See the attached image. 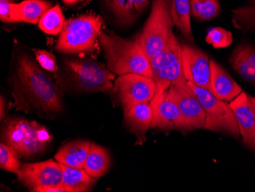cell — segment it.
Listing matches in <instances>:
<instances>
[{"label": "cell", "mask_w": 255, "mask_h": 192, "mask_svg": "<svg viewBox=\"0 0 255 192\" xmlns=\"http://www.w3.org/2000/svg\"><path fill=\"white\" fill-rule=\"evenodd\" d=\"M12 95L16 108L27 113L34 111L55 114L62 110L59 90L25 54H20L17 59Z\"/></svg>", "instance_id": "obj_1"}, {"label": "cell", "mask_w": 255, "mask_h": 192, "mask_svg": "<svg viewBox=\"0 0 255 192\" xmlns=\"http://www.w3.org/2000/svg\"><path fill=\"white\" fill-rule=\"evenodd\" d=\"M99 42L107 60V67L116 75L137 74L152 77L150 60L139 41L121 38L112 31H101Z\"/></svg>", "instance_id": "obj_2"}, {"label": "cell", "mask_w": 255, "mask_h": 192, "mask_svg": "<svg viewBox=\"0 0 255 192\" xmlns=\"http://www.w3.org/2000/svg\"><path fill=\"white\" fill-rule=\"evenodd\" d=\"M2 143L13 147L19 157L42 153L52 140L48 129L34 120L8 119L4 123Z\"/></svg>", "instance_id": "obj_3"}, {"label": "cell", "mask_w": 255, "mask_h": 192, "mask_svg": "<svg viewBox=\"0 0 255 192\" xmlns=\"http://www.w3.org/2000/svg\"><path fill=\"white\" fill-rule=\"evenodd\" d=\"M103 20L95 14H85L66 21L55 49L61 53L93 52L98 48Z\"/></svg>", "instance_id": "obj_4"}, {"label": "cell", "mask_w": 255, "mask_h": 192, "mask_svg": "<svg viewBox=\"0 0 255 192\" xmlns=\"http://www.w3.org/2000/svg\"><path fill=\"white\" fill-rule=\"evenodd\" d=\"M172 0H154L152 9L138 35L139 41L149 60L160 54L173 35Z\"/></svg>", "instance_id": "obj_5"}, {"label": "cell", "mask_w": 255, "mask_h": 192, "mask_svg": "<svg viewBox=\"0 0 255 192\" xmlns=\"http://www.w3.org/2000/svg\"><path fill=\"white\" fill-rule=\"evenodd\" d=\"M156 94L168 90L172 84L186 80L182 62L181 44L173 34L163 51L150 60Z\"/></svg>", "instance_id": "obj_6"}, {"label": "cell", "mask_w": 255, "mask_h": 192, "mask_svg": "<svg viewBox=\"0 0 255 192\" xmlns=\"http://www.w3.org/2000/svg\"><path fill=\"white\" fill-rule=\"evenodd\" d=\"M189 84L204 109L206 124L203 130L227 133L239 138L240 133L237 121L229 104L219 100L203 87Z\"/></svg>", "instance_id": "obj_7"}, {"label": "cell", "mask_w": 255, "mask_h": 192, "mask_svg": "<svg viewBox=\"0 0 255 192\" xmlns=\"http://www.w3.org/2000/svg\"><path fill=\"white\" fill-rule=\"evenodd\" d=\"M67 69L78 87L85 92H107L113 90L116 74L92 60H67Z\"/></svg>", "instance_id": "obj_8"}, {"label": "cell", "mask_w": 255, "mask_h": 192, "mask_svg": "<svg viewBox=\"0 0 255 192\" xmlns=\"http://www.w3.org/2000/svg\"><path fill=\"white\" fill-rule=\"evenodd\" d=\"M155 82L152 77L137 74H126L116 79L113 91L123 107L150 103L156 94Z\"/></svg>", "instance_id": "obj_9"}, {"label": "cell", "mask_w": 255, "mask_h": 192, "mask_svg": "<svg viewBox=\"0 0 255 192\" xmlns=\"http://www.w3.org/2000/svg\"><path fill=\"white\" fill-rule=\"evenodd\" d=\"M169 94L178 106L187 130L204 129L206 114L198 97L187 80L172 84Z\"/></svg>", "instance_id": "obj_10"}, {"label": "cell", "mask_w": 255, "mask_h": 192, "mask_svg": "<svg viewBox=\"0 0 255 192\" xmlns=\"http://www.w3.org/2000/svg\"><path fill=\"white\" fill-rule=\"evenodd\" d=\"M17 176L32 192L39 188L64 186L61 164L52 160L21 164Z\"/></svg>", "instance_id": "obj_11"}, {"label": "cell", "mask_w": 255, "mask_h": 192, "mask_svg": "<svg viewBox=\"0 0 255 192\" xmlns=\"http://www.w3.org/2000/svg\"><path fill=\"white\" fill-rule=\"evenodd\" d=\"M181 51L183 74L186 80L212 93L210 60L207 54L187 44H181Z\"/></svg>", "instance_id": "obj_12"}, {"label": "cell", "mask_w": 255, "mask_h": 192, "mask_svg": "<svg viewBox=\"0 0 255 192\" xmlns=\"http://www.w3.org/2000/svg\"><path fill=\"white\" fill-rule=\"evenodd\" d=\"M150 104L154 110L150 128L187 130L178 106L169 94L168 90L155 94Z\"/></svg>", "instance_id": "obj_13"}, {"label": "cell", "mask_w": 255, "mask_h": 192, "mask_svg": "<svg viewBox=\"0 0 255 192\" xmlns=\"http://www.w3.org/2000/svg\"><path fill=\"white\" fill-rule=\"evenodd\" d=\"M234 113L242 141L252 151L255 152V110L249 95L242 91L229 102Z\"/></svg>", "instance_id": "obj_14"}, {"label": "cell", "mask_w": 255, "mask_h": 192, "mask_svg": "<svg viewBox=\"0 0 255 192\" xmlns=\"http://www.w3.org/2000/svg\"><path fill=\"white\" fill-rule=\"evenodd\" d=\"M126 127L137 137L138 144L144 143L146 133L151 127L154 110L150 103H139L123 107Z\"/></svg>", "instance_id": "obj_15"}, {"label": "cell", "mask_w": 255, "mask_h": 192, "mask_svg": "<svg viewBox=\"0 0 255 192\" xmlns=\"http://www.w3.org/2000/svg\"><path fill=\"white\" fill-rule=\"evenodd\" d=\"M212 94L219 100L231 102L242 92L240 86L229 73L214 60H210Z\"/></svg>", "instance_id": "obj_16"}, {"label": "cell", "mask_w": 255, "mask_h": 192, "mask_svg": "<svg viewBox=\"0 0 255 192\" xmlns=\"http://www.w3.org/2000/svg\"><path fill=\"white\" fill-rule=\"evenodd\" d=\"M229 63L235 72L245 81L255 84V48L240 44L231 54Z\"/></svg>", "instance_id": "obj_17"}, {"label": "cell", "mask_w": 255, "mask_h": 192, "mask_svg": "<svg viewBox=\"0 0 255 192\" xmlns=\"http://www.w3.org/2000/svg\"><path fill=\"white\" fill-rule=\"evenodd\" d=\"M91 143L87 140H74L67 143L55 155L56 161L69 167L84 169Z\"/></svg>", "instance_id": "obj_18"}, {"label": "cell", "mask_w": 255, "mask_h": 192, "mask_svg": "<svg viewBox=\"0 0 255 192\" xmlns=\"http://www.w3.org/2000/svg\"><path fill=\"white\" fill-rule=\"evenodd\" d=\"M62 169L63 186L71 192H89L97 179L87 174L84 169H76L61 164Z\"/></svg>", "instance_id": "obj_19"}, {"label": "cell", "mask_w": 255, "mask_h": 192, "mask_svg": "<svg viewBox=\"0 0 255 192\" xmlns=\"http://www.w3.org/2000/svg\"><path fill=\"white\" fill-rule=\"evenodd\" d=\"M110 154L107 149L92 143L84 169L87 174L94 179L101 177L110 166Z\"/></svg>", "instance_id": "obj_20"}, {"label": "cell", "mask_w": 255, "mask_h": 192, "mask_svg": "<svg viewBox=\"0 0 255 192\" xmlns=\"http://www.w3.org/2000/svg\"><path fill=\"white\" fill-rule=\"evenodd\" d=\"M171 15L173 24L183 36L193 42L191 21H190V0H172Z\"/></svg>", "instance_id": "obj_21"}, {"label": "cell", "mask_w": 255, "mask_h": 192, "mask_svg": "<svg viewBox=\"0 0 255 192\" xmlns=\"http://www.w3.org/2000/svg\"><path fill=\"white\" fill-rule=\"evenodd\" d=\"M20 21L37 25L43 15L52 8L51 3L44 0H25L17 4Z\"/></svg>", "instance_id": "obj_22"}, {"label": "cell", "mask_w": 255, "mask_h": 192, "mask_svg": "<svg viewBox=\"0 0 255 192\" xmlns=\"http://www.w3.org/2000/svg\"><path fill=\"white\" fill-rule=\"evenodd\" d=\"M232 23L236 29L242 33L255 31V0H249L247 2L231 10Z\"/></svg>", "instance_id": "obj_23"}, {"label": "cell", "mask_w": 255, "mask_h": 192, "mask_svg": "<svg viewBox=\"0 0 255 192\" xmlns=\"http://www.w3.org/2000/svg\"><path fill=\"white\" fill-rule=\"evenodd\" d=\"M65 18L59 5L52 7L43 15L38 26L41 31L48 35H58L65 24Z\"/></svg>", "instance_id": "obj_24"}, {"label": "cell", "mask_w": 255, "mask_h": 192, "mask_svg": "<svg viewBox=\"0 0 255 192\" xmlns=\"http://www.w3.org/2000/svg\"><path fill=\"white\" fill-rule=\"evenodd\" d=\"M190 6L191 15L200 21L214 19L220 11L218 0H190Z\"/></svg>", "instance_id": "obj_25"}, {"label": "cell", "mask_w": 255, "mask_h": 192, "mask_svg": "<svg viewBox=\"0 0 255 192\" xmlns=\"http://www.w3.org/2000/svg\"><path fill=\"white\" fill-rule=\"evenodd\" d=\"M110 9L122 23H132L138 13L134 8L133 0H104Z\"/></svg>", "instance_id": "obj_26"}, {"label": "cell", "mask_w": 255, "mask_h": 192, "mask_svg": "<svg viewBox=\"0 0 255 192\" xmlns=\"http://www.w3.org/2000/svg\"><path fill=\"white\" fill-rule=\"evenodd\" d=\"M18 158L19 156L13 147L2 142L0 143V167L1 169L17 174L21 166Z\"/></svg>", "instance_id": "obj_27"}, {"label": "cell", "mask_w": 255, "mask_h": 192, "mask_svg": "<svg viewBox=\"0 0 255 192\" xmlns=\"http://www.w3.org/2000/svg\"><path fill=\"white\" fill-rule=\"evenodd\" d=\"M206 41L215 48H227L233 43V35L224 28H213L208 32Z\"/></svg>", "instance_id": "obj_28"}, {"label": "cell", "mask_w": 255, "mask_h": 192, "mask_svg": "<svg viewBox=\"0 0 255 192\" xmlns=\"http://www.w3.org/2000/svg\"><path fill=\"white\" fill-rule=\"evenodd\" d=\"M0 19L6 23L19 22L17 4L11 0H0Z\"/></svg>", "instance_id": "obj_29"}, {"label": "cell", "mask_w": 255, "mask_h": 192, "mask_svg": "<svg viewBox=\"0 0 255 192\" xmlns=\"http://www.w3.org/2000/svg\"><path fill=\"white\" fill-rule=\"evenodd\" d=\"M38 64L44 69L51 72H55L57 70V61L54 54L44 50L34 51Z\"/></svg>", "instance_id": "obj_30"}, {"label": "cell", "mask_w": 255, "mask_h": 192, "mask_svg": "<svg viewBox=\"0 0 255 192\" xmlns=\"http://www.w3.org/2000/svg\"><path fill=\"white\" fill-rule=\"evenodd\" d=\"M36 192H71L64 186H51V187L39 188L35 189Z\"/></svg>", "instance_id": "obj_31"}, {"label": "cell", "mask_w": 255, "mask_h": 192, "mask_svg": "<svg viewBox=\"0 0 255 192\" xmlns=\"http://www.w3.org/2000/svg\"><path fill=\"white\" fill-rule=\"evenodd\" d=\"M150 0H133L134 2V8L137 13L142 14L144 10L147 8Z\"/></svg>", "instance_id": "obj_32"}, {"label": "cell", "mask_w": 255, "mask_h": 192, "mask_svg": "<svg viewBox=\"0 0 255 192\" xmlns=\"http://www.w3.org/2000/svg\"><path fill=\"white\" fill-rule=\"evenodd\" d=\"M64 1V3L67 5H74L75 4L78 3L80 1H82V0H63Z\"/></svg>", "instance_id": "obj_33"}, {"label": "cell", "mask_w": 255, "mask_h": 192, "mask_svg": "<svg viewBox=\"0 0 255 192\" xmlns=\"http://www.w3.org/2000/svg\"><path fill=\"white\" fill-rule=\"evenodd\" d=\"M4 107H5V104H4V99L3 97H1V120L4 118L5 117V110H4Z\"/></svg>", "instance_id": "obj_34"}, {"label": "cell", "mask_w": 255, "mask_h": 192, "mask_svg": "<svg viewBox=\"0 0 255 192\" xmlns=\"http://www.w3.org/2000/svg\"><path fill=\"white\" fill-rule=\"evenodd\" d=\"M249 100H250L251 103H252V105H253L254 108H255V97L249 95Z\"/></svg>", "instance_id": "obj_35"}]
</instances>
